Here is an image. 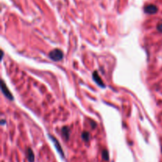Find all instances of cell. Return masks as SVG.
<instances>
[{
  "label": "cell",
  "instance_id": "6da1fadb",
  "mask_svg": "<svg viewBox=\"0 0 162 162\" xmlns=\"http://www.w3.org/2000/svg\"><path fill=\"white\" fill-rule=\"evenodd\" d=\"M49 57L50 59L52 60L53 61L58 62V61H60V60H63V53L60 49L56 48V49L52 50V51L49 53Z\"/></svg>",
  "mask_w": 162,
  "mask_h": 162
},
{
  "label": "cell",
  "instance_id": "7a4b0ae2",
  "mask_svg": "<svg viewBox=\"0 0 162 162\" xmlns=\"http://www.w3.org/2000/svg\"><path fill=\"white\" fill-rule=\"evenodd\" d=\"M48 136H49L50 139L52 141V142L54 143V146H55V147H56V149H57V151H58V153H60V156L63 157V158H64V153H63V150L62 149V147H61V146H60V142H59V141L57 140L54 136L51 135H48Z\"/></svg>",
  "mask_w": 162,
  "mask_h": 162
},
{
  "label": "cell",
  "instance_id": "3957f363",
  "mask_svg": "<svg viewBox=\"0 0 162 162\" xmlns=\"http://www.w3.org/2000/svg\"><path fill=\"white\" fill-rule=\"evenodd\" d=\"M1 86H2V87H1L2 92H3V93L5 95V96H6L7 98H8L9 100H13V96H12V94L10 93V90L8 89L7 86H6V84H5V82H3V80L1 81Z\"/></svg>",
  "mask_w": 162,
  "mask_h": 162
},
{
  "label": "cell",
  "instance_id": "277c9868",
  "mask_svg": "<svg viewBox=\"0 0 162 162\" xmlns=\"http://www.w3.org/2000/svg\"><path fill=\"white\" fill-rule=\"evenodd\" d=\"M144 11L145 13H149V14H153L157 12V7H156L153 4H149L145 7L144 8Z\"/></svg>",
  "mask_w": 162,
  "mask_h": 162
},
{
  "label": "cell",
  "instance_id": "5b68a950",
  "mask_svg": "<svg viewBox=\"0 0 162 162\" xmlns=\"http://www.w3.org/2000/svg\"><path fill=\"white\" fill-rule=\"evenodd\" d=\"M93 80L95 81V82L99 86H100V87H102V88H104L105 87V85L104 84V82H103L102 79L100 78V76L98 75V73H97V71H94L93 73Z\"/></svg>",
  "mask_w": 162,
  "mask_h": 162
},
{
  "label": "cell",
  "instance_id": "8992f818",
  "mask_svg": "<svg viewBox=\"0 0 162 162\" xmlns=\"http://www.w3.org/2000/svg\"><path fill=\"white\" fill-rule=\"evenodd\" d=\"M26 157L27 160L29 162H34L35 161V155L33 153V149L31 148H28L26 150Z\"/></svg>",
  "mask_w": 162,
  "mask_h": 162
},
{
  "label": "cell",
  "instance_id": "52a82bcc",
  "mask_svg": "<svg viewBox=\"0 0 162 162\" xmlns=\"http://www.w3.org/2000/svg\"><path fill=\"white\" fill-rule=\"evenodd\" d=\"M62 134L66 140H68L70 138V130L67 127H63L62 128Z\"/></svg>",
  "mask_w": 162,
  "mask_h": 162
},
{
  "label": "cell",
  "instance_id": "ba28073f",
  "mask_svg": "<svg viewBox=\"0 0 162 162\" xmlns=\"http://www.w3.org/2000/svg\"><path fill=\"white\" fill-rule=\"evenodd\" d=\"M82 139L85 141V142H89L90 139V134L87 131H84L82 134Z\"/></svg>",
  "mask_w": 162,
  "mask_h": 162
},
{
  "label": "cell",
  "instance_id": "9c48e42d",
  "mask_svg": "<svg viewBox=\"0 0 162 162\" xmlns=\"http://www.w3.org/2000/svg\"><path fill=\"white\" fill-rule=\"evenodd\" d=\"M102 158L104 161H108L109 160V154H108V151L107 149H104L102 151Z\"/></svg>",
  "mask_w": 162,
  "mask_h": 162
},
{
  "label": "cell",
  "instance_id": "30bf717a",
  "mask_svg": "<svg viewBox=\"0 0 162 162\" xmlns=\"http://www.w3.org/2000/svg\"><path fill=\"white\" fill-rule=\"evenodd\" d=\"M157 31L160 32V33H162V23L158 24V25H157Z\"/></svg>",
  "mask_w": 162,
  "mask_h": 162
},
{
  "label": "cell",
  "instance_id": "8fae6325",
  "mask_svg": "<svg viewBox=\"0 0 162 162\" xmlns=\"http://www.w3.org/2000/svg\"><path fill=\"white\" fill-rule=\"evenodd\" d=\"M90 122L92 123V127H93V128H95V127H96V123L93 122V121H90Z\"/></svg>",
  "mask_w": 162,
  "mask_h": 162
},
{
  "label": "cell",
  "instance_id": "7c38bea8",
  "mask_svg": "<svg viewBox=\"0 0 162 162\" xmlns=\"http://www.w3.org/2000/svg\"><path fill=\"white\" fill-rule=\"evenodd\" d=\"M161 153H162V147H161Z\"/></svg>",
  "mask_w": 162,
  "mask_h": 162
}]
</instances>
